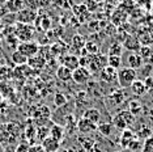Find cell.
Here are the masks:
<instances>
[{
	"mask_svg": "<svg viewBox=\"0 0 153 152\" xmlns=\"http://www.w3.org/2000/svg\"><path fill=\"white\" fill-rule=\"evenodd\" d=\"M134 123H135V115L131 114L128 110H120L113 118V126L122 131L127 130V127H131Z\"/></svg>",
	"mask_w": 153,
	"mask_h": 152,
	"instance_id": "1",
	"label": "cell"
},
{
	"mask_svg": "<svg viewBox=\"0 0 153 152\" xmlns=\"http://www.w3.org/2000/svg\"><path fill=\"white\" fill-rule=\"evenodd\" d=\"M136 70H132V68H127L123 67L118 71V76H117V81L120 85L122 89L130 88L131 84L136 80Z\"/></svg>",
	"mask_w": 153,
	"mask_h": 152,
	"instance_id": "2",
	"label": "cell"
},
{
	"mask_svg": "<svg viewBox=\"0 0 153 152\" xmlns=\"http://www.w3.org/2000/svg\"><path fill=\"white\" fill-rule=\"evenodd\" d=\"M34 33H36V29H34L33 25H26V24L17 22L15 26V36L17 37V39H19L20 42L33 41Z\"/></svg>",
	"mask_w": 153,
	"mask_h": 152,
	"instance_id": "3",
	"label": "cell"
},
{
	"mask_svg": "<svg viewBox=\"0 0 153 152\" xmlns=\"http://www.w3.org/2000/svg\"><path fill=\"white\" fill-rule=\"evenodd\" d=\"M122 64H124V67L132 68V70H137L143 64V59L140 55L137 54V51H127L126 55L122 57Z\"/></svg>",
	"mask_w": 153,
	"mask_h": 152,
	"instance_id": "4",
	"label": "cell"
},
{
	"mask_svg": "<svg viewBox=\"0 0 153 152\" xmlns=\"http://www.w3.org/2000/svg\"><path fill=\"white\" fill-rule=\"evenodd\" d=\"M105 66H107V55L103 54H96V55H90L89 64H88V70L92 72H100Z\"/></svg>",
	"mask_w": 153,
	"mask_h": 152,
	"instance_id": "5",
	"label": "cell"
},
{
	"mask_svg": "<svg viewBox=\"0 0 153 152\" xmlns=\"http://www.w3.org/2000/svg\"><path fill=\"white\" fill-rule=\"evenodd\" d=\"M17 51H20L22 55L29 59L32 57H36V55L39 53V46L36 41H27V42H20L19 46H17Z\"/></svg>",
	"mask_w": 153,
	"mask_h": 152,
	"instance_id": "6",
	"label": "cell"
},
{
	"mask_svg": "<svg viewBox=\"0 0 153 152\" xmlns=\"http://www.w3.org/2000/svg\"><path fill=\"white\" fill-rule=\"evenodd\" d=\"M38 13L37 11H32V9L27 8H22L20 12H17L16 15V20L20 24H26V25H32L33 22H36Z\"/></svg>",
	"mask_w": 153,
	"mask_h": 152,
	"instance_id": "7",
	"label": "cell"
},
{
	"mask_svg": "<svg viewBox=\"0 0 153 152\" xmlns=\"http://www.w3.org/2000/svg\"><path fill=\"white\" fill-rule=\"evenodd\" d=\"M90 76H92V72L85 67H79L75 71H72V80L76 84H85V83H88Z\"/></svg>",
	"mask_w": 153,
	"mask_h": 152,
	"instance_id": "8",
	"label": "cell"
},
{
	"mask_svg": "<svg viewBox=\"0 0 153 152\" xmlns=\"http://www.w3.org/2000/svg\"><path fill=\"white\" fill-rule=\"evenodd\" d=\"M100 76H101V80H103L106 83H113L117 80L118 70L110 67V66H105V67L100 71Z\"/></svg>",
	"mask_w": 153,
	"mask_h": 152,
	"instance_id": "9",
	"label": "cell"
},
{
	"mask_svg": "<svg viewBox=\"0 0 153 152\" xmlns=\"http://www.w3.org/2000/svg\"><path fill=\"white\" fill-rule=\"evenodd\" d=\"M60 63L62 66H64V67H67L68 70L71 71H75L76 68H79V58L76 57L75 54H67V55H63V57L60 58Z\"/></svg>",
	"mask_w": 153,
	"mask_h": 152,
	"instance_id": "10",
	"label": "cell"
},
{
	"mask_svg": "<svg viewBox=\"0 0 153 152\" xmlns=\"http://www.w3.org/2000/svg\"><path fill=\"white\" fill-rule=\"evenodd\" d=\"M41 146H42V148L46 152H58L59 148H60V142L48 135L46 139L41 142Z\"/></svg>",
	"mask_w": 153,
	"mask_h": 152,
	"instance_id": "11",
	"label": "cell"
},
{
	"mask_svg": "<svg viewBox=\"0 0 153 152\" xmlns=\"http://www.w3.org/2000/svg\"><path fill=\"white\" fill-rule=\"evenodd\" d=\"M122 45H123V49H126L127 51H137L141 46L139 38L132 36V34H128L126 37V39L122 42Z\"/></svg>",
	"mask_w": 153,
	"mask_h": 152,
	"instance_id": "12",
	"label": "cell"
},
{
	"mask_svg": "<svg viewBox=\"0 0 153 152\" xmlns=\"http://www.w3.org/2000/svg\"><path fill=\"white\" fill-rule=\"evenodd\" d=\"M77 130L81 134H90L97 130V125L92 123L90 121L85 119V118H80L77 121Z\"/></svg>",
	"mask_w": 153,
	"mask_h": 152,
	"instance_id": "13",
	"label": "cell"
},
{
	"mask_svg": "<svg viewBox=\"0 0 153 152\" xmlns=\"http://www.w3.org/2000/svg\"><path fill=\"white\" fill-rule=\"evenodd\" d=\"M130 89H131V92L134 93L135 96H143V95H145L147 91H148L145 83L143 81V80H140V79H136V80L132 83Z\"/></svg>",
	"mask_w": 153,
	"mask_h": 152,
	"instance_id": "14",
	"label": "cell"
},
{
	"mask_svg": "<svg viewBox=\"0 0 153 152\" xmlns=\"http://www.w3.org/2000/svg\"><path fill=\"white\" fill-rule=\"evenodd\" d=\"M27 66H29L32 70H42V68L46 66V59L41 55H36V57H32L27 59Z\"/></svg>",
	"mask_w": 153,
	"mask_h": 152,
	"instance_id": "15",
	"label": "cell"
},
{
	"mask_svg": "<svg viewBox=\"0 0 153 152\" xmlns=\"http://www.w3.org/2000/svg\"><path fill=\"white\" fill-rule=\"evenodd\" d=\"M126 100V92L123 91V89H119V91L114 92L113 95L107 96V101H109L113 106H118L120 105L122 102Z\"/></svg>",
	"mask_w": 153,
	"mask_h": 152,
	"instance_id": "16",
	"label": "cell"
},
{
	"mask_svg": "<svg viewBox=\"0 0 153 152\" xmlns=\"http://www.w3.org/2000/svg\"><path fill=\"white\" fill-rule=\"evenodd\" d=\"M82 118L88 119L92 123L97 125V123L101 121V113H100V110L96 109V108H89V109H86L85 112H84V115H82Z\"/></svg>",
	"mask_w": 153,
	"mask_h": 152,
	"instance_id": "17",
	"label": "cell"
},
{
	"mask_svg": "<svg viewBox=\"0 0 153 152\" xmlns=\"http://www.w3.org/2000/svg\"><path fill=\"white\" fill-rule=\"evenodd\" d=\"M123 45L119 41H115L109 46L107 50V57H122L123 55Z\"/></svg>",
	"mask_w": 153,
	"mask_h": 152,
	"instance_id": "18",
	"label": "cell"
},
{
	"mask_svg": "<svg viewBox=\"0 0 153 152\" xmlns=\"http://www.w3.org/2000/svg\"><path fill=\"white\" fill-rule=\"evenodd\" d=\"M50 136L55 138L56 140L62 142L64 138V129L63 126L58 125V123H51L50 125Z\"/></svg>",
	"mask_w": 153,
	"mask_h": 152,
	"instance_id": "19",
	"label": "cell"
},
{
	"mask_svg": "<svg viewBox=\"0 0 153 152\" xmlns=\"http://www.w3.org/2000/svg\"><path fill=\"white\" fill-rule=\"evenodd\" d=\"M15 142L16 139L9 135L4 123H0V144H11V143H15Z\"/></svg>",
	"mask_w": 153,
	"mask_h": 152,
	"instance_id": "20",
	"label": "cell"
},
{
	"mask_svg": "<svg viewBox=\"0 0 153 152\" xmlns=\"http://www.w3.org/2000/svg\"><path fill=\"white\" fill-rule=\"evenodd\" d=\"M56 76H58L59 80L67 83L69 80H72V71L68 70V68L64 67V66H59L56 68Z\"/></svg>",
	"mask_w": 153,
	"mask_h": 152,
	"instance_id": "21",
	"label": "cell"
},
{
	"mask_svg": "<svg viewBox=\"0 0 153 152\" xmlns=\"http://www.w3.org/2000/svg\"><path fill=\"white\" fill-rule=\"evenodd\" d=\"M136 138H135V134L132 133L131 130H123V133H122V136H120V146L123 148H127L130 146V143L132 140H135Z\"/></svg>",
	"mask_w": 153,
	"mask_h": 152,
	"instance_id": "22",
	"label": "cell"
},
{
	"mask_svg": "<svg viewBox=\"0 0 153 152\" xmlns=\"http://www.w3.org/2000/svg\"><path fill=\"white\" fill-rule=\"evenodd\" d=\"M7 9L11 13H17L24 8V0H8L7 1Z\"/></svg>",
	"mask_w": 153,
	"mask_h": 152,
	"instance_id": "23",
	"label": "cell"
},
{
	"mask_svg": "<svg viewBox=\"0 0 153 152\" xmlns=\"http://www.w3.org/2000/svg\"><path fill=\"white\" fill-rule=\"evenodd\" d=\"M85 42L86 41L84 39V37H82L81 34H75V36L72 37L71 46H72V49L76 50V51H81L82 49H84V46H85Z\"/></svg>",
	"mask_w": 153,
	"mask_h": 152,
	"instance_id": "24",
	"label": "cell"
},
{
	"mask_svg": "<svg viewBox=\"0 0 153 152\" xmlns=\"http://www.w3.org/2000/svg\"><path fill=\"white\" fill-rule=\"evenodd\" d=\"M5 127H7V131L9 133V135L13 136L15 139H17L20 135H21V126L17 125L15 122H9V123H5Z\"/></svg>",
	"mask_w": 153,
	"mask_h": 152,
	"instance_id": "25",
	"label": "cell"
},
{
	"mask_svg": "<svg viewBox=\"0 0 153 152\" xmlns=\"http://www.w3.org/2000/svg\"><path fill=\"white\" fill-rule=\"evenodd\" d=\"M11 60H12V63H15L16 66H24L27 63V58L17 50H15L11 54Z\"/></svg>",
	"mask_w": 153,
	"mask_h": 152,
	"instance_id": "26",
	"label": "cell"
},
{
	"mask_svg": "<svg viewBox=\"0 0 153 152\" xmlns=\"http://www.w3.org/2000/svg\"><path fill=\"white\" fill-rule=\"evenodd\" d=\"M141 102L139 101V100H130L128 101V112L131 114H134V115H137L139 113L141 112Z\"/></svg>",
	"mask_w": 153,
	"mask_h": 152,
	"instance_id": "27",
	"label": "cell"
},
{
	"mask_svg": "<svg viewBox=\"0 0 153 152\" xmlns=\"http://www.w3.org/2000/svg\"><path fill=\"white\" fill-rule=\"evenodd\" d=\"M48 135H50V127H48V126H39V127H37V130H36V139L42 142L43 139H46Z\"/></svg>",
	"mask_w": 153,
	"mask_h": 152,
	"instance_id": "28",
	"label": "cell"
},
{
	"mask_svg": "<svg viewBox=\"0 0 153 152\" xmlns=\"http://www.w3.org/2000/svg\"><path fill=\"white\" fill-rule=\"evenodd\" d=\"M113 123H100L98 126H97V129H98L100 134H102L103 136H110L111 133H113Z\"/></svg>",
	"mask_w": 153,
	"mask_h": 152,
	"instance_id": "29",
	"label": "cell"
},
{
	"mask_svg": "<svg viewBox=\"0 0 153 152\" xmlns=\"http://www.w3.org/2000/svg\"><path fill=\"white\" fill-rule=\"evenodd\" d=\"M67 97H65V95L64 93H62V92H58V93H55V96H54V105L56 106V108H63V106L67 104Z\"/></svg>",
	"mask_w": 153,
	"mask_h": 152,
	"instance_id": "30",
	"label": "cell"
},
{
	"mask_svg": "<svg viewBox=\"0 0 153 152\" xmlns=\"http://www.w3.org/2000/svg\"><path fill=\"white\" fill-rule=\"evenodd\" d=\"M84 50L86 51V54L89 55H96L98 54V45H97L96 42H93V41H88V42H85V46H84Z\"/></svg>",
	"mask_w": 153,
	"mask_h": 152,
	"instance_id": "31",
	"label": "cell"
},
{
	"mask_svg": "<svg viewBox=\"0 0 153 152\" xmlns=\"http://www.w3.org/2000/svg\"><path fill=\"white\" fill-rule=\"evenodd\" d=\"M50 50H51V53H55V55H59V54H64L68 50V47L63 42H58L53 45V46H50Z\"/></svg>",
	"mask_w": 153,
	"mask_h": 152,
	"instance_id": "32",
	"label": "cell"
},
{
	"mask_svg": "<svg viewBox=\"0 0 153 152\" xmlns=\"http://www.w3.org/2000/svg\"><path fill=\"white\" fill-rule=\"evenodd\" d=\"M36 130H37L36 126H27L25 131H24V135L30 143H34V140H36Z\"/></svg>",
	"mask_w": 153,
	"mask_h": 152,
	"instance_id": "33",
	"label": "cell"
},
{
	"mask_svg": "<svg viewBox=\"0 0 153 152\" xmlns=\"http://www.w3.org/2000/svg\"><path fill=\"white\" fill-rule=\"evenodd\" d=\"M107 66L115 68V70L120 68V66H122V57H107Z\"/></svg>",
	"mask_w": 153,
	"mask_h": 152,
	"instance_id": "34",
	"label": "cell"
},
{
	"mask_svg": "<svg viewBox=\"0 0 153 152\" xmlns=\"http://www.w3.org/2000/svg\"><path fill=\"white\" fill-rule=\"evenodd\" d=\"M141 152H153V136L147 138L143 143Z\"/></svg>",
	"mask_w": 153,
	"mask_h": 152,
	"instance_id": "35",
	"label": "cell"
},
{
	"mask_svg": "<svg viewBox=\"0 0 153 152\" xmlns=\"http://www.w3.org/2000/svg\"><path fill=\"white\" fill-rule=\"evenodd\" d=\"M11 74H12V71L9 70L7 66L0 67V79H1V80H7V79H9L12 76Z\"/></svg>",
	"mask_w": 153,
	"mask_h": 152,
	"instance_id": "36",
	"label": "cell"
},
{
	"mask_svg": "<svg viewBox=\"0 0 153 152\" xmlns=\"http://www.w3.org/2000/svg\"><path fill=\"white\" fill-rule=\"evenodd\" d=\"M80 142H81L82 147H84L85 150L92 151L93 148H94V140H92V139H85V138H80Z\"/></svg>",
	"mask_w": 153,
	"mask_h": 152,
	"instance_id": "37",
	"label": "cell"
},
{
	"mask_svg": "<svg viewBox=\"0 0 153 152\" xmlns=\"http://www.w3.org/2000/svg\"><path fill=\"white\" fill-rule=\"evenodd\" d=\"M38 20H41L42 21V25H41V28L45 30H48L50 29V26H51V20L48 19V17H39L38 16Z\"/></svg>",
	"mask_w": 153,
	"mask_h": 152,
	"instance_id": "38",
	"label": "cell"
},
{
	"mask_svg": "<svg viewBox=\"0 0 153 152\" xmlns=\"http://www.w3.org/2000/svg\"><path fill=\"white\" fill-rule=\"evenodd\" d=\"M29 148H30L29 144L25 143V142H22V143L17 144V147H16L15 152H29Z\"/></svg>",
	"mask_w": 153,
	"mask_h": 152,
	"instance_id": "39",
	"label": "cell"
},
{
	"mask_svg": "<svg viewBox=\"0 0 153 152\" xmlns=\"http://www.w3.org/2000/svg\"><path fill=\"white\" fill-rule=\"evenodd\" d=\"M127 148H128V150H131V151H139V150H140V142H139L137 139L132 140L130 143V146H128Z\"/></svg>",
	"mask_w": 153,
	"mask_h": 152,
	"instance_id": "40",
	"label": "cell"
},
{
	"mask_svg": "<svg viewBox=\"0 0 153 152\" xmlns=\"http://www.w3.org/2000/svg\"><path fill=\"white\" fill-rule=\"evenodd\" d=\"M29 152H46V151L43 150L41 144H32L29 148Z\"/></svg>",
	"mask_w": 153,
	"mask_h": 152,
	"instance_id": "41",
	"label": "cell"
},
{
	"mask_svg": "<svg viewBox=\"0 0 153 152\" xmlns=\"http://www.w3.org/2000/svg\"><path fill=\"white\" fill-rule=\"evenodd\" d=\"M88 28L92 32H97V30H100V24H98V21H92V22H89Z\"/></svg>",
	"mask_w": 153,
	"mask_h": 152,
	"instance_id": "42",
	"label": "cell"
},
{
	"mask_svg": "<svg viewBox=\"0 0 153 152\" xmlns=\"http://www.w3.org/2000/svg\"><path fill=\"white\" fill-rule=\"evenodd\" d=\"M37 4L39 8H43V7H47L50 4V0H37Z\"/></svg>",
	"mask_w": 153,
	"mask_h": 152,
	"instance_id": "43",
	"label": "cell"
},
{
	"mask_svg": "<svg viewBox=\"0 0 153 152\" xmlns=\"http://www.w3.org/2000/svg\"><path fill=\"white\" fill-rule=\"evenodd\" d=\"M0 29H1V19H0Z\"/></svg>",
	"mask_w": 153,
	"mask_h": 152,
	"instance_id": "44",
	"label": "cell"
}]
</instances>
